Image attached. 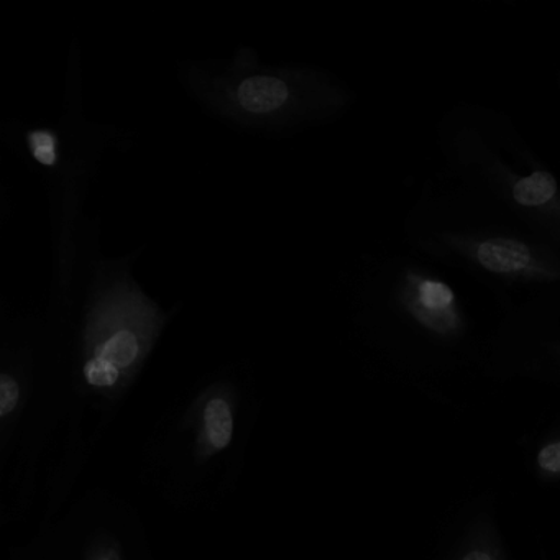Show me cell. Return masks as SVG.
<instances>
[{"label":"cell","instance_id":"ba28073f","mask_svg":"<svg viewBox=\"0 0 560 560\" xmlns=\"http://www.w3.org/2000/svg\"><path fill=\"white\" fill-rule=\"evenodd\" d=\"M18 401V382L9 375H2V378H0V415H2V418L14 411Z\"/></svg>","mask_w":560,"mask_h":560},{"label":"cell","instance_id":"30bf717a","mask_svg":"<svg viewBox=\"0 0 560 560\" xmlns=\"http://www.w3.org/2000/svg\"><path fill=\"white\" fill-rule=\"evenodd\" d=\"M462 560H491V557L487 552H480V550H474V552L467 553Z\"/></svg>","mask_w":560,"mask_h":560},{"label":"cell","instance_id":"9c48e42d","mask_svg":"<svg viewBox=\"0 0 560 560\" xmlns=\"http://www.w3.org/2000/svg\"><path fill=\"white\" fill-rule=\"evenodd\" d=\"M537 462L544 470L550 471V474H560V442L544 447Z\"/></svg>","mask_w":560,"mask_h":560},{"label":"cell","instance_id":"5b68a950","mask_svg":"<svg viewBox=\"0 0 560 560\" xmlns=\"http://www.w3.org/2000/svg\"><path fill=\"white\" fill-rule=\"evenodd\" d=\"M418 316L425 326L435 332H448L454 329L452 306L455 303L454 291L451 287L438 280H421L416 288Z\"/></svg>","mask_w":560,"mask_h":560},{"label":"cell","instance_id":"277c9868","mask_svg":"<svg viewBox=\"0 0 560 560\" xmlns=\"http://www.w3.org/2000/svg\"><path fill=\"white\" fill-rule=\"evenodd\" d=\"M290 83L277 77H252L242 81L234 93V101L248 116H273L291 101Z\"/></svg>","mask_w":560,"mask_h":560},{"label":"cell","instance_id":"8992f818","mask_svg":"<svg viewBox=\"0 0 560 560\" xmlns=\"http://www.w3.org/2000/svg\"><path fill=\"white\" fill-rule=\"evenodd\" d=\"M205 424L212 447L218 451L228 447L232 439V431H234V421H232L231 408L224 399L215 398L208 402L205 411Z\"/></svg>","mask_w":560,"mask_h":560},{"label":"cell","instance_id":"7a4b0ae2","mask_svg":"<svg viewBox=\"0 0 560 560\" xmlns=\"http://www.w3.org/2000/svg\"><path fill=\"white\" fill-rule=\"evenodd\" d=\"M471 260L494 277L530 278L544 273L539 257L529 245L511 237H490L474 244Z\"/></svg>","mask_w":560,"mask_h":560},{"label":"cell","instance_id":"52a82bcc","mask_svg":"<svg viewBox=\"0 0 560 560\" xmlns=\"http://www.w3.org/2000/svg\"><path fill=\"white\" fill-rule=\"evenodd\" d=\"M31 142L32 152H34L35 159L42 163V165H54L57 162V142H55V136L50 132H34L28 137Z\"/></svg>","mask_w":560,"mask_h":560},{"label":"cell","instance_id":"3957f363","mask_svg":"<svg viewBox=\"0 0 560 560\" xmlns=\"http://www.w3.org/2000/svg\"><path fill=\"white\" fill-rule=\"evenodd\" d=\"M508 205L526 212L536 222L560 219V189L557 179L546 170H534L529 175L511 179Z\"/></svg>","mask_w":560,"mask_h":560},{"label":"cell","instance_id":"6da1fadb","mask_svg":"<svg viewBox=\"0 0 560 560\" xmlns=\"http://www.w3.org/2000/svg\"><path fill=\"white\" fill-rule=\"evenodd\" d=\"M160 327L155 304L139 290L119 287L94 306L88 324L86 380L110 388L145 355Z\"/></svg>","mask_w":560,"mask_h":560}]
</instances>
